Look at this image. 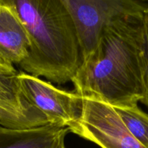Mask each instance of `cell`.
Here are the masks:
<instances>
[{"instance_id":"9c48e42d","label":"cell","mask_w":148,"mask_h":148,"mask_svg":"<svg viewBox=\"0 0 148 148\" xmlns=\"http://www.w3.org/2000/svg\"><path fill=\"white\" fill-rule=\"evenodd\" d=\"M115 109L128 131L142 144L148 148V136L145 125L140 115L141 108L138 106H136L131 108Z\"/></svg>"},{"instance_id":"9a60e30c","label":"cell","mask_w":148,"mask_h":148,"mask_svg":"<svg viewBox=\"0 0 148 148\" xmlns=\"http://www.w3.org/2000/svg\"><path fill=\"white\" fill-rule=\"evenodd\" d=\"M63 148H65V147H63Z\"/></svg>"},{"instance_id":"5bb4252c","label":"cell","mask_w":148,"mask_h":148,"mask_svg":"<svg viewBox=\"0 0 148 148\" xmlns=\"http://www.w3.org/2000/svg\"><path fill=\"white\" fill-rule=\"evenodd\" d=\"M62 148H63V147H62Z\"/></svg>"},{"instance_id":"8992f818","label":"cell","mask_w":148,"mask_h":148,"mask_svg":"<svg viewBox=\"0 0 148 148\" xmlns=\"http://www.w3.org/2000/svg\"><path fill=\"white\" fill-rule=\"evenodd\" d=\"M17 73H0V111L12 129L26 130L47 125L45 117L25 97Z\"/></svg>"},{"instance_id":"7a4b0ae2","label":"cell","mask_w":148,"mask_h":148,"mask_svg":"<svg viewBox=\"0 0 148 148\" xmlns=\"http://www.w3.org/2000/svg\"><path fill=\"white\" fill-rule=\"evenodd\" d=\"M12 9L27 31L28 56L19 66L51 83L72 81L82 62L75 23L61 0H0Z\"/></svg>"},{"instance_id":"6da1fadb","label":"cell","mask_w":148,"mask_h":148,"mask_svg":"<svg viewBox=\"0 0 148 148\" xmlns=\"http://www.w3.org/2000/svg\"><path fill=\"white\" fill-rule=\"evenodd\" d=\"M147 18H119L104 27L93 51L82 59L72 77L76 93L115 108L143 102Z\"/></svg>"},{"instance_id":"4fadbf2b","label":"cell","mask_w":148,"mask_h":148,"mask_svg":"<svg viewBox=\"0 0 148 148\" xmlns=\"http://www.w3.org/2000/svg\"><path fill=\"white\" fill-rule=\"evenodd\" d=\"M137 1H142V2H145V3H148V0H137Z\"/></svg>"},{"instance_id":"52a82bcc","label":"cell","mask_w":148,"mask_h":148,"mask_svg":"<svg viewBox=\"0 0 148 148\" xmlns=\"http://www.w3.org/2000/svg\"><path fill=\"white\" fill-rule=\"evenodd\" d=\"M68 127L47 125L26 130L0 125V148H62Z\"/></svg>"},{"instance_id":"ba28073f","label":"cell","mask_w":148,"mask_h":148,"mask_svg":"<svg viewBox=\"0 0 148 148\" xmlns=\"http://www.w3.org/2000/svg\"><path fill=\"white\" fill-rule=\"evenodd\" d=\"M30 42L27 31L12 9L0 5V58L20 65L28 56Z\"/></svg>"},{"instance_id":"30bf717a","label":"cell","mask_w":148,"mask_h":148,"mask_svg":"<svg viewBox=\"0 0 148 148\" xmlns=\"http://www.w3.org/2000/svg\"><path fill=\"white\" fill-rule=\"evenodd\" d=\"M145 56H146V72H145V90L143 103L148 109V16L145 25Z\"/></svg>"},{"instance_id":"8fae6325","label":"cell","mask_w":148,"mask_h":148,"mask_svg":"<svg viewBox=\"0 0 148 148\" xmlns=\"http://www.w3.org/2000/svg\"><path fill=\"white\" fill-rule=\"evenodd\" d=\"M17 72H18L16 70L14 65L5 62L0 58V73L14 75V74H17Z\"/></svg>"},{"instance_id":"7c38bea8","label":"cell","mask_w":148,"mask_h":148,"mask_svg":"<svg viewBox=\"0 0 148 148\" xmlns=\"http://www.w3.org/2000/svg\"><path fill=\"white\" fill-rule=\"evenodd\" d=\"M140 115H141L142 119H143V121L144 122L145 125L146 130H147V136H148V114H146L145 111H143V110L141 111V113H140Z\"/></svg>"},{"instance_id":"277c9868","label":"cell","mask_w":148,"mask_h":148,"mask_svg":"<svg viewBox=\"0 0 148 148\" xmlns=\"http://www.w3.org/2000/svg\"><path fill=\"white\" fill-rule=\"evenodd\" d=\"M79 119L69 131L101 148H147L125 127L115 108L92 97H82Z\"/></svg>"},{"instance_id":"5b68a950","label":"cell","mask_w":148,"mask_h":148,"mask_svg":"<svg viewBox=\"0 0 148 148\" xmlns=\"http://www.w3.org/2000/svg\"><path fill=\"white\" fill-rule=\"evenodd\" d=\"M17 77L27 101L45 117L48 124L69 127L79 119L82 100L77 93L59 89L23 71L18 72Z\"/></svg>"},{"instance_id":"3957f363","label":"cell","mask_w":148,"mask_h":148,"mask_svg":"<svg viewBox=\"0 0 148 148\" xmlns=\"http://www.w3.org/2000/svg\"><path fill=\"white\" fill-rule=\"evenodd\" d=\"M75 23L82 59L96 46L104 27L119 18L145 19L148 3L137 0H61Z\"/></svg>"}]
</instances>
